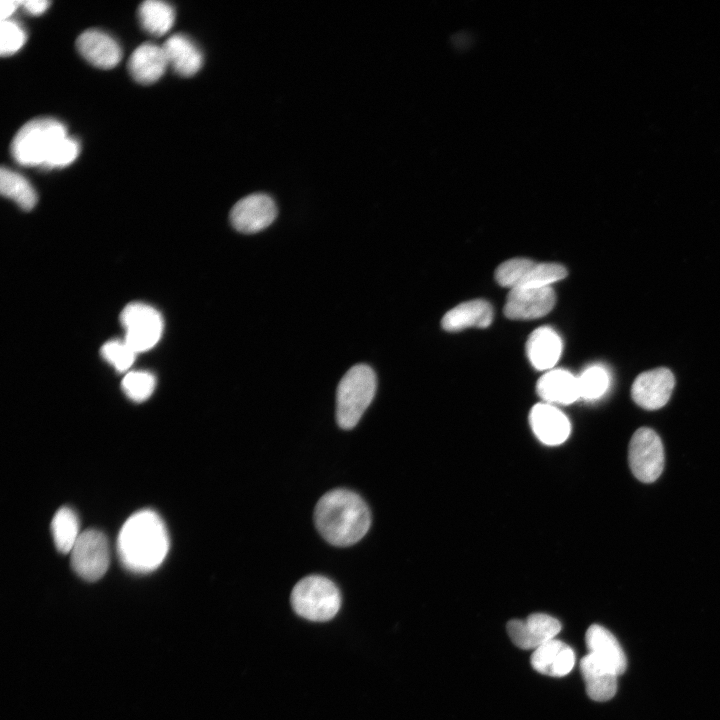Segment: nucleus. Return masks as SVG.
<instances>
[{
  "instance_id": "obj_17",
  "label": "nucleus",
  "mask_w": 720,
  "mask_h": 720,
  "mask_svg": "<svg viewBox=\"0 0 720 720\" xmlns=\"http://www.w3.org/2000/svg\"><path fill=\"white\" fill-rule=\"evenodd\" d=\"M588 696L598 702L610 700L617 690V674L594 655L588 653L580 662Z\"/></svg>"
},
{
  "instance_id": "obj_32",
  "label": "nucleus",
  "mask_w": 720,
  "mask_h": 720,
  "mask_svg": "<svg viewBox=\"0 0 720 720\" xmlns=\"http://www.w3.org/2000/svg\"><path fill=\"white\" fill-rule=\"evenodd\" d=\"M50 2L46 0H25L21 1V6L30 15H41L44 13Z\"/></svg>"
},
{
  "instance_id": "obj_21",
  "label": "nucleus",
  "mask_w": 720,
  "mask_h": 720,
  "mask_svg": "<svg viewBox=\"0 0 720 720\" xmlns=\"http://www.w3.org/2000/svg\"><path fill=\"white\" fill-rule=\"evenodd\" d=\"M492 320L493 308L490 303L475 299L463 302L446 312L441 324L445 330L455 332L469 327H487Z\"/></svg>"
},
{
  "instance_id": "obj_15",
  "label": "nucleus",
  "mask_w": 720,
  "mask_h": 720,
  "mask_svg": "<svg viewBox=\"0 0 720 720\" xmlns=\"http://www.w3.org/2000/svg\"><path fill=\"white\" fill-rule=\"evenodd\" d=\"M529 421L536 437L546 445H559L570 435L569 419L549 403H538L530 411Z\"/></svg>"
},
{
  "instance_id": "obj_27",
  "label": "nucleus",
  "mask_w": 720,
  "mask_h": 720,
  "mask_svg": "<svg viewBox=\"0 0 720 720\" xmlns=\"http://www.w3.org/2000/svg\"><path fill=\"white\" fill-rule=\"evenodd\" d=\"M609 384L610 378L605 368L590 366L578 377L579 395L586 400L598 399L606 393Z\"/></svg>"
},
{
  "instance_id": "obj_26",
  "label": "nucleus",
  "mask_w": 720,
  "mask_h": 720,
  "mask_svg": "<svg viewBox=\"0 0 720 720\" xmlns=\"http://www.w3.org/2000/svg\"><path fill=\"white\" fill-rule=\"evenodd\" d=\"M79 520L69 507H61L51 521L52 538L57 550L69 553L80 536Z\"/></svg>"
},
{
  "instance_id": "obj_2",
  "label": "nucleus",
  "mask_w": 720,
  "mask_h": 720,
  "mask_svg": "<svg viewBox=\"0 0 720 720\" xmlns=\"http://www.w3.org/2000/svg\"><path fill=\"white\" fill-rule=\"evenodd\" d=\"M314 522L328 543L346 547L357 543L368 532L371 513L357 493L348 489H333L317 502Z\"/></svg>"
},
{
  "instance_id": "obj_31",
  "label": "nucleus",
  "mask_w": 720,
  "mask_h": 720,
  "mask_svg": "<svg viewBox=\"0 0 720 720\" xmlns=\"http://www.w3.org/2000/svg\"><path fill=\"white\" fill-rule=\"evenodd\" d=\"M79 154L78 142L69 136L65 137L55 148L46 167L59 168L71 164Z\"/></svg>"
},
{
  "instance_id": "obj_5",
  "label": "nucleus",
  "mask_w": 720,
  "mask_h": 720,
  "mask_svg": "<svg viewBox=\"0 0 720 720\" xmlns=\"http://www.w3.org/2000/svg\"><path fill=\"white\" fill-rule=\"evenodd\" d=\"M290 599L299 616L316 622L332 619L341 606V595L337 586L320 575L301 579L294 586Z\"/></svg>"
},
{
  "instance_id": "obj_3",
  "label": "nucleus",
  "mask_w": 720,
  "mask_h": 720,
  "mask_svg": "<svg viewBox=\"0 0 720 720\" xmlns=\"http://www.w3.org/2000/svg\"><path fill=\"white\" fill-rule=\"evenodd\" d=\"M63 123L52 118H37L25 123L11 142L14 160L23 166H43L57 145L67 137Z\"/></svg>"
},
{
  "instance_id": "obj_22",
  "label": "nucleus",
  "mask_w": 720,
  "mask_h": 720,
  "mask_svg": "<svg viewBox=\"0 0 720 720\" xmlns=\"http://www.w3.org/2000/svg\"><path fill=\"white\" fill-rule=\"evenodd\" d=\"M537 393L547 403L571 404L579 395L578 377L564 369H551L537 382Z\"/></svg>"
},
{
  "instance_id": "obj_29",
  "label": "nucleus",
  "mask_w": 720,
  "mask_h": 720,
  "mask_svg": "<svg viewBox=\"0 0 720 720\" xmlns=\"http://www.w3.org/2000/svg\"><path fill=\"white\" fill-rule=\"evenodd\" d=\"M101 355L118 372L127 371L133 364L136 352L123 340H111L101 348Z\"/></svg>"
},
{
  "instance_id": "obj_7",
  "label": "nucleus",
  "mask_w": 720,
  "mask_h": 720,
  "mask_svg": "<svg viewBox=\"0 0 720 720\" xmlns=\"http://www.w3.org/2000/svg\"><path fill=\"white\" fill-rule=\"evenodd\" d=\"M125 329L124 340L136 352L153 348L161 338L163 319L152 306L144 303H130L120 314Z\"/></svg>"
},
{
  "instance_id": "obj_1",
  "label": "nucleus",
  "mask_w": 720,
  "mask_h": 720,
  "mask_svg": "<svg viewBox=\"0 0 720 720\" xmlns=\"http://www.w3.org/2000/svg\"><path fill=\"white\" fill-rule=\"evenodd\" d=\"M169 551L165 523L153 510L132 514L123 524L117 538V553L122 565L134 573L157 569Z\"/></svg>"
},
{
  "instance_id": "obj_30",
  "label": "nucleus",
  "mask_w": 720,
  "mask_h": 720,
  "mask_svg": "<svg viewBox=\"0 0 720 720\" xmlns=\"http://www.w3.org/2000/svg\"><path fill=\"white\" fill-rule=\"evenodd\" d=\"M0 31V53L2 56H10L16 53L26 41L24 29L11 19L1 21Z\"/></svg>"
},
{
  "instance_id": "obj_6",
  "label": "nucleus",
  "mask_w": 720,
  "mask_h": 720,
  "mask_svg": "<svg viewBox=\"0 0 720 720\" xmlns=\"http://www.w3.org/2000/svg\"><path fill=\"white\" fill-rule=\"evenodd\" d=\"M567 276L564 266L513 258L500 264L495 272L499 285L514 288L548 287Z\"/></svg>"
},
{
  "instance_id": "obj_25",
  "label": "nucleus",
  "mask_w": 720,
  "mask_h": 720,
  "mask_svg": "<svg viewBox=\"0 0 720 720\" xmlns=\"http://www.w3.org/2000/svg\"><path fill=\"white\" fill-rule=\"evenodd\" d=\"M0 192L25 211L33 209L37 202L36 192L27 179L5 167L0 170Z\"/></svg>"
},
{
  "instance_id": "obj_33",
  "label": "nucleus",
  "mask_w": 720,
  "mask_h": 720,
  "mask_svg": "<svg viewBox=\"0 0 720 720\" xmlns=\"http://www.w3.org/2000/svg\"><path fill=\"white\" fill-rule=\"evenodd\" d=\"M21 1L16 0H3L1 1V21L8 20L9 17L16 11Z\"/></svg>"
},
{
  "instance_id": "obj_8",
  "label": "nucleus",
  "mask_w": 720,
  "mask_h": 720,
  "mask_svg": "<svg viewBox=\"0 0 720 720\" xmlns=\"http://www.w3.org/2000/svg\"><path fill=\"white\" fill-rule=\"evenodd\" d=\"M71 566L86 581H96L107 571L110 562L109 544L99 530L81 532L71 550Z\"/></svg>"
},
{
  "instance_id": "obj_23",
  "label": "nucleus",
  "mask_w": 720,
  "mask_h": 720,
  "mask_svg": "<svg viewBox=\"0 0 720 720\" xmlns=\"http://www.w3.org/2000/svg\"><path fill=\"white\" fill-rule=\"evenodd\" d=\"M168 65L183 77L196 74L202 64L203 55L199 48L188 37L175 34L169 37L162 46Z\"/></svg>"
},
{
  "instance_id": "obj_13",
  "label": "nucleus",
  "mask_w": 720,
  "mask_h": 720,
  "mask_svg": "<svg viewBox=\"0 0 720 720\" xmlns=\"http://www.w3.org/2000/svg\"><path fill=\"white\" fill-rule=\"evenodd\" d=\"M561 623L544 613H534L525 620H511L507 632L512 642L522 649H537L554 639L560 632Z\"/></svg>"
},
{
  "instance_id": "obj_9",
  "label": "nucleus",
  "mask_w": 720,
  "mask_h": 720,
  "mask_svg": "<svg viewBox=\"0 0 720 720\" xmlns=\"http://www.w3.org/2000/svg\"><path fill=\"white\" fill-rule=\"evenodd\" d=\"M628 461L633 475L644 483L659 478L664 467V450L658 434L646 427L633 434L628 450Z\"/></svg>"
},
{
  "instance_id": "obj_24",
  "label": "nucleus",
  "mask_w": 720,
  "mask_h": 720,
  "mask_svg": "<svg viewBox=\"0 0 720 720\" xmlns=\"http://www.w3.org/2000/svg\"><path fill=\"white\" fill-rule=\"evenodd\" d=\"M138 16L143 29L155 36L167 33L175 20L173 8L158 0L143 2L138 9Z\"/></svg>"
},
{
  "instance_id": "obj_14",
  "label": "nucleus",
  "mask_w": 720,
  "mask_h": 720,
  "mask_svg": "<svg viewBox=\"0 0 720 720\" xmlns=\"http://www.w3.org/2000/svg\"><path fill=\"white\" fill-rule=\"evenodd\" d=\"M76 48L86 61L101 69L115 67L122 58L121 48L115 39L97 29L80 34Z\"/></svg>"
},
{
  "instance_id": "obj_12",
  "label": "nucleus",
  "mask_w": 720,
  "mask_h": 720,
  "mask_svg": "<svg viewBox=\"0 0 720 720\" xmlns=\"http://www.w3.org/2000/svg\"><path fill=\"white\" fill-rule=\"evenodd\" d=\"M675 386L673 373L665 367L655 368L639 374L631 388L634 402L647 410L663 407Z\"/></svg>"
},
{
  "instance_id": "obj_10",
  "label": "nucleus",
  "mask_w": 720,
  "mask_h": 720,
  "mask_svg": "<svg viewBox=\"0 0 720 720\" xmlns=\"http://www.w3.org/2000/svg\"><path fill=\"white\" fill-rule=\"evenodd\" d=\"M277 216L274 200L263 193H256L239 200L231 209L230 222L239 232L251 234L268 227Z\"/></svg>"
},
{
  "instance_id": "obj_28",
  "label": "nucleus",
  "mask_w": 720,
  "mask_h": 720,
  "mask_svg": "<svg viewBox=\"0 0 720 720\" xmlns=\"http://www.w3.org/2000/svg\"><path fill=\"white\" fill-rule=\"evenodd\" d=\"M156 380L148 371H130L122 379L121 387L126 396L135 401L142 402L148 399L155 388Z\"/></svg>"
},
{
  "instance_id": "obj_18",
  "label": "nucleus",
  "mask_w": 720,
  "mask_h": 720,
  "mask_svg": "<svg viewBox=\"0 0 720 720\" xmlns=\"http://www.w3.org/2000/svg\"><path fill=\"white\" fill-rule=\"evenodd\" d=\"M168 65L162 46L145 43L138 46L128 61L133 79L141 84H152L164 74Z\"/></svg>"
},
{
  "instance_id": "obj_20",
  "label": "nucleus",
  "mask_w": 720,
  "mask_h": 720,
  "mask_svg": "<svg viewBox=\"0 0 720 720\" xmlns=\"http://www.w3.org/2000/svg\"><path fill=\"white\" fill-rule=\"evenodd\" d=\"M526 353L537 370H549L555 366L562 353V340L550 327L534 330L526 343Z\"/></svg>"
},
{
  "instance_id": "obj_16",
  "label": "nucleus",
  "mask_w": 720,
  "mask_h": 720,
  "mask_svg": "<svg viewBox=\"0 0 720 720\" xmlns=\"http://www.w3.org/2000/svg\"><path fill=\"white\" fill-rule=\"evenodd\" d=\"M574 664L573 649L555 638L535 649L531 656V665L534 670L552 677L567 675Z\"/></svg>"
},
{
  "instance_id": "obj_4",
  "label": "nucleus",
  "mask_w": 720,
  "mask_h": 720,
  "mask_svg": "<svg viewBox=\"0 0 720 720\" xmlns=\"http://www.w3.org/2000/svg\"><path fill=\"white\" fill-rule=\"evenodd\" d=\"M377 388L376 374L366 364L351 367L336 392V421L340 428H354L371 404Z\"/></svg>"
},
{
  "instance_id": "obj_19",
  "label": "nucleus",
  "mask_w": 720,
  "mask_h": 720,
  "mask_svg": "<svg viewBox=\"0 0 720 720\" xmlns=\"http://www.w3.org/2000/svg\"><path fill=\"white\" fill-rule=\"evenodd\" d=\"M589 653L608 666L617 675L625 672L626 656L613 634L600 625H591L585 634Z\"/></svg>"
},
{
  "instance_id": "obj_11",
  "label": "nucleus",
  "mask_w": 720,
  "mask_h": 720,
  "mask_svg": "<svg viewBox=\"0 0 720 720\" xmlns=\"http://www.w3.org/2000/svg\"><path fill=\"white\" fill-rule=\"evenodd\" d=\"M556 296L551 286L510 289L504 307L506 317L531 320L545 316L554 307Z\"/></svg>"
}]
</instances>
